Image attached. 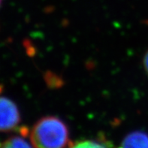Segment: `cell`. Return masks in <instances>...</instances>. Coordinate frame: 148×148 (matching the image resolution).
<instances>
[{
  "mask_svg": "<svg viewBox=\"0 0 148 148\" xmlns=\"http://www.w3.org/2000/svg\"><path fill=\"white\" fill-rule=\"evenodd\" d=\"M29 138L34 148H67L71 143L67 124L52 115L36 121L29 132Z\"/></svg>",
  "mask_w": 148,
  "mask_h": 148,
  "instance_id": "6da1fadb",
  "label": "cell"
},
{
  "mask_svg": "<svg viewBox=\"0 0 148 148\" xmlns=\"http://www.w3.org/2000/svg\"><path fill=\"white\" fill-rule=\"evenodd\" d=\"M21 113L10 99L0 96V132L15 130L21 123Z\"/></svg>",
  "mask_w": 148,
  "mask_h": 148,
  "instance_id": "7a4b0ae2",
  "label": "cell"
},
{
  "mask_svg": "<svg viewBox=\"0 0 148 148\" xmlns=\"http://www.w3.org/2000/svg\"><path fill=\"white\" fill-rule=\"evenodd\" d=\"M119 148H148V134L135 131L125 136Z\"/></svg>",
  "mask_w": 148,
  "mask_h": 148,
  "instance_id": "3957f363",
  "label": "cell"
},
{
  "mask_svg": "<svg viewBox=\"0 0 148 148\" xmlns=\"http://www.w3.org/2000/svg\"><path fill=\"white\" fill-rule=\"evenodd\" d=\"M0 148H32V147L23 138L11 136L0 144Z\"/></svg>",
  "mask_w": 148,
  "mask_h": 148,
  "instance_id": "277c9868",
  "label": "cell"
},
{
  "mask_svg": "<svg viewBox=\"0 0 148 148\" xmlns=\"http://www.w3.org/2000/svg\"><path fill=\"white\" fill-rule=\"evenodd\" d=\"M67 148H108L105 144L97 140H81L75 143H71V145Z\"/></svg>",
  "mask_w": 148,
  "mask_h": 148,
  "instance_id": "5b68a950",
  "label": "cell"
},
{
  "mask_svg": "<svg viewBox=\"0 0 148 148\" xmlns=\"http://www.w3.org/2000/svg\"><path fill=\"white\" fill-rule=\"evenodd\" d=\"M142 65L145 72H146V74L148 76V49L146 51V52L145 53L144 56H143Z\"/></svg>",
  "mask_w": 148,
  "mask_h": 148,
  "instance_id": "8992f818",
  "label": "cell"
},
{
  "mask_svg": "<svg viewBox=\"0 0 148 148\" xmlns=\"http://www.w3.org/2000/svg\"><path fill=\"white\" fill-rule=\"evenodd\" d=\"M2 0H0V6H1V5H2Z\"/></svg>",
  "mask_w": 148,
  "mask_h": 148,
  "instance_id": "52a82bcc",
  "label": "cell"
}]
</instances>
